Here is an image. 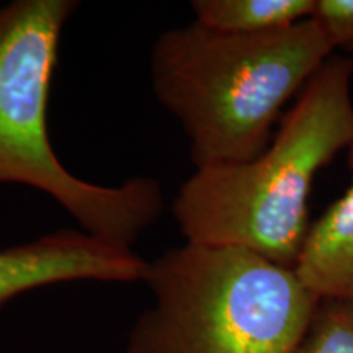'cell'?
Masks as SVG:
<instances>
[{"instance_id":"cell-5","label":"cell","mask_w":353,"mask_h":353,"mask_svg":"<svg viewBox=\"0 0 353 353\" xmlns=\"http://www.w3.org/2000/svg\"><path fill=\"white\" fill-rule=\"evenodd\" d=\"M149 263L131 247L77 229H57L38 239L0 250V309L41 286L69 281H144Z\"/></svg>"},{"instance_id":"cell-10","label":"cell","mask_w":353,"mask_h":353,"mask_svg":"<svg viewBox=\"0 0 353 353\" xmlns=\"http://www.w3.org/2000/svg\"><path fill=\"white\" fill-rule=\"evenodd\" d=\"M342 306H343V309H345L348 319H350L352 324H353V298L348 299V301H343Z\"/></svg>"},{"instance_id":"cell-1","label":"cell","mask_w":353,"mask_h":353,"mask_svg":"<svg viewBox=\"0 0 353 353\" xmlns=\"http://www.w3.org/2000/svg\"><path fill=\"white\" fill-rule=\"evenodd\" d=\"M332 50L314 17L257 34L193 21L157 38L152 90L182 126L195 169L241 164L268 148L286 101L301 94Z\"/></svg>"},{"instance_id":"cell-9","label":"cell","mask_w":353,"mask_h":353,"mask_svg":"<svg viewBox=\"0 0 353 353\" xmlns=\"http://www.w3.org/2000/svg\"><path fill=\"white\" fill-rule=\"evenodd\" d=\"M314 19L334 48L353 51V0H317Z\"/></svg>"},{"instance_id":"cell-4","label":"cell","mask_w":353,"mask_h":353,"mask_svg":"<svg viewBox=\"0 0 353 353\" xmlns=\"http://www.w3.org/2000/svg\"><path fill=\"white\" fill-rule=\"evenodd\" d=\"M76 0H13L0 7V185L50 195L82 231L131 247L164 210L161 185L132 176L105 187L63 165L48 132V101L61 33Z\"/></svg>"},{"instance_id":"cell-3","label":"cell","mask_w":353,"mask_h":353,"mask_svg":"<svg viewBox=\"0 0 353 353\" xmlns=\"http://www.w3.org/2000/svg\"><path fill=\"white\" fill-rule=\"evenodd\" d=\"M144 283L126 353H294L321 304L293 268L232 245L167 250Z\"/></svg>"},{"instance_id":"cell-6","label":"cell","mask_w":353,"mask_h":353,"mask_svg":"<svg viewBox=\"0 0 353 353\" xmlns=\"http://www.w3.org/2000/svg\"><path fill=\"white\" fill-rule=\"evenodd\" d=\"M352 182L342 198L309 226L293 270L321 301L353 298V141L347 148Z\"/></svg>"},{"instance_id":"cell-7","label":"cell","mask_w":353,"mask_h":353,"mask_svg":"<svg viewBox=\"0 0 353 353\" xmlns=\"http://www.w3.org/2000/svg\"><path fill=\"white\" fill-rule=\"evenodd\" d=\"M198 25L237 34H257L290 28L314 17L317 0H193Z\"/></svg>"},{"instance_id":"cell-8","label":"cell","mask_w":353,"mask_h":353,"mask_svg":"<svg viewBox=\"0 0 353 353\" xmlns=\"http://www.w3.org/2000/svg\"><path fill=\"white\" fill-rule=\"evenodd\" d=\"M294 353H353V324L342 303L321 301Z\"/></svg>"},{"instance_id":"cell-2","label":"cell","mask_w":353,"mask_h":353,"mask_svg":"<svg viewBox=\"0 0 353 353\" xmlns=\"http://www.w3.org/2000/svg\"><path fill=\"white\" fill-rule=\"evenodd\" d=\"M353 61L330 57L306 83L262 154L195 169L172 213L187 242L252 250L294 268L314 176L353 141Z\"/></svg>"}]
</instances>
